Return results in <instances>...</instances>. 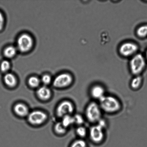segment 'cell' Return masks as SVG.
Segmentation results:
<instances>
[{"instance_id": "25", "label": "cell", "mask_w": 147, "mask_h": 147, "mask_svg": "<svg viewBox=\"0 0 147 147\" xmlns=\"http://www.w3.org/2000/svg\"><path fill=\"white\" fill-rule=\"evenodd\" d=\"M96 124L98 125L99 126L102 127V129H104L105 130L106 129L107 127V121L103 117Z\"/></svg>"}, {"instance_id": "16", "label": "cell", "mask_w": 147, "mask_h": 147, "mask_svg": "<svg viewBox=\"0 0 147 147\" xmlns=\"http://www.w3.org/2000/svg\"><path fill=\"white\" fill-rule=\"evenodd\" d=\"M17 53V49L13 46H9L5 49L4 51V56L8 58L14 57Z\"/></svg>"}, {"instance_id": "4", "label": "cell", "mask_w": 147, "mask_h": 147, "mask_svg": "<svg viewBox=\"0 0 147 147\" xmlns=\"http://www.w3.org/2000/svg\"><path fill=\"white\" fill-rule=\"evenodd\" d=\"M105 129L97 124H94L88 130V135L90 140L95 144H100L105 138Z\"/></svg>"}, {"instance_id": "15", "label": "cell", "mask_w": 147, "mask_h": 147, "mask_svg": "<svg viewBox=\"0 0 147 147\" xmlns=\"http://www.w3.org/2000/svg\"><path fill=\"white\" fill-rule=\"evenodd\" d=\"M65 128L69 127L72 125L74 124V121L73 116L71 115H67L62 117L61 122Z\"/></svg>"}, {"instance_id": "26", "label": "cell", "mask_w": 147, "mask_h": 147, "mask_svg": "<svg viewBox=\"0 0 147 147\" xmlns=\"http://www.w3.org/2000/svg\"><path fill=\"white\" fill-rule=\"evenodd\" d=\"M4 19L2 13L0 12V31L3 29L4 26Z\"/></svg>"}, {"instance_id": "2", "label": "cell", "mask_w": 147, "mask_h": 147, "mask_svg": "<svg viewBox=\"0 0 147 147\" xmlns=\"http://www.w3.org/2000/svg\"><path fill=\"white\" fill-rule=\"evenodd\" d=\"M102 112L98 103L93 101L86 106L84 117L89 123L96 124L102 118Z\"/></svg>"}, {"instance_id": "7", "label": "cell", "mask_w": 147, "mask_h": 147, "mask_svg": "<svg viewBox=\"0 0 147 147\" xmlns=\"http://www.w3.org/2000/svg\"><path fill=\"white\" fill-rule=\"evenodd\" d=\"M73 78L68 73H63L58 75L53 81L55 87L62 88L67 87L73 83Z\"/></svg>"}, {"instance_id": "6", "label": "cell", "mask_w": 147, "mask_h": 147, "mask_svg": "<svg viewBox=\"0 0 147 147\" xmlns=\"http://www.w3.org/2000/svg\"><path fill=\"white\" fill-rule=\"evenodd\" d=\"M139 47L136 44L131 42H127L121 44L119 47L120 54L125 57L133 56L137 54Z\"/></svg>"}, {"instance_id": "9", "label": "cell", "mask_w": 147, "mask_h": 147, "mask_svg": "<svg viewBox=\"0 0 147 147\" xmlns=\"http://www.w3.org/2000/svg\"><path fill=\"white\" fill-rule=\"evenodd\" d=\"M47 119V114L41 111H34L28 115L29 122L33 125L41 124L45 122Z\"/></svg>"}, {"instance_id": "8", "label": "cell", "mask_w": 147, "mask_h": 147, "mask_svg": "<svg viewBox=\"0 0 147 147\" xmlns=\"http://www.w3.org/2000/svg\"><path fill=\"white\" fill-rule=\"evenodd\" d=\"M75 109L74 106L71 102L65 100L59 105L57 109V116L63 117L67 115H71Z\"/></svg>"}, {"instance_id": "18", "label": "cell", "mask_w": 147, "mask_h": 147, "mask_svg": "<svg viewBox=\"0 0 147 147\" xmlns=\"http://www.w3.org/2000/svg\"><path fill=\"white\" fill-rule=\"evenodd\" d=\"M137 35L141 38H145L147 36V24L142 25L137 29Z\"/></svg>"}, {"instance_id": "17", "label": "cell", "mask_w": 147, "mask_h": 147, "mask_svg": "<svg viewBox=\"0 0 147 147\" xmlns=\"http://www.w3.org/2000/svg\"><path fill=\"white\" fill-rule=\"evenodd\" d=\"M76 134L78 136L80 139H84L88 135V130L84 126H78L76 130Z\"/></svg>"}, {"instance_id": "5", "label": "cell", "mask_w": 147, "mask_h": 147, "mask_svg": "<svg viewBox=\"0 0 147 147\" xmlns=\"http://www.w3.org/2000/svg\"><path fill=\"white\" fill-rule=\"evenodd\" d=\"M33 45V39L28 34H22L17 40V48L21 52L26 53L30 51L32 48Z\"/></svg>"}, {"instance_id": "22", "label": "cell", "mask_w": 147, "mask_h": 147, "mask_svg": "<svg viewBox=\"0 0 147 147\" xmlns=\"http://www.w3.org/2000/svg\"><path fill=\"white\" fill-rule=\"evenodd\" d=\"M56 132L59 134H64L67 131V128L65 127L61 122H57L55 126Z\"/></svg>"}, {"instance_id": "3", "label": "cell", "mask_w": 147, "mask_h": 147, "mask_svg": "<svg viewBox=\"0 0 147 147\" xmlns=\"http://www.w3.org/2000/svg\"><path fill=\"white\" fill-rule=\"evenodd\" d=\"M146 65V59L140 53H137L133 56L129 62L131 72L135 76L140 75L144 70Z\"/></svg>"}, {"instance_id": "12", "label": "cell", "mask_w": 147, "mask_h": 147, "mask_svg": "<svg viewBox=\"0 0 147 147\" xmlns=\"http://www.w3.org/2000/svg\"><path fill=\"white\" fill-rule=\"evenodd\" d=\"M37 96L41 99L47 100L50 98L51 96V92L47 86H43L39 88L37 90Z\"/></svg>"}, {"instance_id": "23", "label": "cell", "mask_w": 147, "mask_h": 147, "mask_svg": "<svg viewBox=\"0 0 147 147\" xmlns=\"http://www.w3.org/2000/svg\"><path fill=\"white\" fill-rule=\"evenodd\" d=\"M10 64L7 60H4L2 62L1 65V71L5 72L9 69Z\"/></svg>"}, {"instance_id": "13", "label": "cell", "mask_w": 147, "mask_h": 147, "mask_svg": "<svg viewBox=\"0 0 147 147\" xmlns=\"http://www.w3.org/2000/svg\"><path fill=\"white\" fill-rule=\"evenodd\" d=\"M142 83L143 78L140 75L135 76V77L131 80L130 84V87L132 90H138L142 86Z\"/></svg>"}, {"instance_id": "1", "label": "cell", "mask_w": 147, "mask_h": 147, "mask_svg": "<svg viewBox=\"0 0 147 147\" xmlns=\"http://www.w3.org/2000/svg\"><path fill=\"white\" fill-rule=\"evenodd\" d=\"M98 103L102 111L111 114L118 113L122 107L120 100L111 95H105L98 101Z\"/></svg>"}, {"instance_id": "21", "label": "cell", "mask_w": 147, "mask_h": 147, "mask_svg": "<svg viewBox=\"0 0 147 147\" xmlns=\"http://www.w3.org/2000/svg\"><path fill=\"white\" fill-rule=\"evenodd\" d=\"M28 83L29 85L32 87L36 88L39 86L40 80L36 76H32L29 79Z\"/></svg>"}, {"instance_id": "11", "label": "cell", "mask_w": 147, "mask_h": 147, "mask_svg": "<svg viewBox=\"0 0 147 147\" xmlns=\"http://www.w3.org/2000/svg\"><path fill=\"white\" fill-rule=\"evenodd\" d=\"M14 110L15 113L20 116L24 117L29 114L28 108L24 104H17L14 106Z\"/></svg>"}, {"instance_id": "27", "label": "cell", "mask_w": 147, "mask_h": 147, "mask_svg": "<svg viewBox=\"0 0 147 147\" xmlns=\"http://www.w3.org/2000/svg\"><path fill=\"white\" fill-rule=\"evenodd\" d=\"M145 59H146V60H147V50L146 51V53H145Z\"/></svg>"}, {"instance_id": "19", "label": "cell", "mask_w": 147, "mask_h": 147, "mask_svg": "<svg viewBox=\"0 0 147 147\" xmlns=\"http://www.w3.org/2000/svg\"><path fill=\"white\" fill-rule=\"evenodd\" d=\"M74 124L78 126H82L84 123L86 119L85 117L80 114L77 113L73 116Z\"/></svg>"}, {"instance_id": "14", "label": "cell", "mask_w": 147, "mask_h": 147, "mask_svg": "<svg viewBox=\"0 0 147 147\" xmlns=\"http://www.w3.org/2000/svg\"><path fill=\"white\" fill-rule=\"evenodd\" d=\"M4 81L5 84L9 87L15 86L17 83V80L15 76L12 74L7 73L4 76Z\"/></svg>"}, {"instance_id": "10", "label": "cell", "mask_w": 147, "mask_h": 147, "mask_svg": "<svg viewBox=\"0 0 147 147\" xmlns=\"http://www.w3.org/2000/svg\"><path fill=\"white\" fill-rule=\"evenodd\" d=\"M106 92L104 86L100 84L93 85L89 90V93L92 98L98 101L106 94Z\"/></svg>"}, {"instance_id": "20", "label": "cell", "mask_w": 147, "mask_h": 147, "mask_svg": "<svg viewBox=\"0 0 147 147\" xmlns=\"http://www.w3.org/2000/svg\"><path fill=\"white\" fill-rule=\"evenodd\" d=\"M70 147H88V145L84 139L79 138L74 141Z\"/></svg>"}, {"instance_id": "24", "label": "cell", "mask_w": 147, "mask_h": 147, "mask_svg": "<svg viewBox=\"0 0 147 147\" xmlns=\"http://www.w3.org/2000/svg\"><path fill=\"white\" fill-rule=\"evenodd\" d=\"M41 81L44 84H49L51 81V76L48 75H45L42 77Z\"/></svg>"}]
</instances>
